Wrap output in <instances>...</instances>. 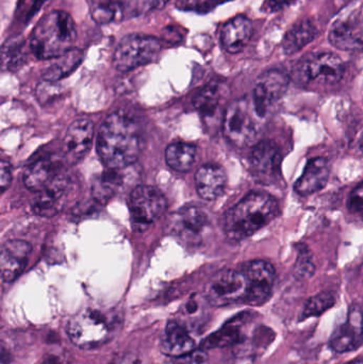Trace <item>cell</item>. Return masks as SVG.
<instances>
[{
    "mask_svg": "<svg viewBox=\"0 0 363 364\" xmlns=\"http://www.w3.org/2000/svg\"><path fill=\"white\" fill-rule=\"evenodd\" d=\"M290 78L279 70H270L258 78L253 92V104L258 117H266L269 111L287 93Z\"/></svg>",
    "mask_w": 363,
    "mask_h": 364,
    "instance_id": "11",
    "label": "cell"
},
{
    "mask_svg": "<svg viewBox=\"0 0 363 364\" xmlns=\"http://www.w3.org/2000/svg\"><path fill=\"white\" fill-rule=\"evenodd\" d=\"M318 36V28L313 25L310 19H304L294 25L286 33L281 46L285 55H291L298 53L303 48L310 44Z\"/></svg>",
    "mask_w": 363,
    "mask_h": 364,
    "instance_id": "26",
    "label": "cell"
},
{
    "mask_svg": "<svg viewBox=\"0 0 363 364\" xmlns=\"http://www.w3.org/2000/svg\"><path fill=\"white\" fill-rule=\"evenodd\" d=\"M363 343V311L358 306H352L347 321L339 325L330 340V346L334 352H353Z\"/></svg>",
    "mask_w": 363,
    "mask_h": 364,
    "instance_id": "14",
    "label": "cell"
},
{
    "mask_svg": "<svg viewBox=\"0 0 363 364\" xmlns=\"http://www.w3.org/2000/svg\"><path fill=\"white\" fill-rule=\"evenodd\" d=\"M168 207L166 196L155 186H136L129 198L130 220L138 232L147 230Z\"/></svg>",
    "mask_w": 363,
    "mask_h": 364,
    "instance_id": "8",
    "label": "cell"
},
{
    "mask_svg": "<svg viewBox=\"0 0 363 364\" xmlns=\"http://www.w3.org/2000/svg\"><path fill=\"white\" fill-rule=\"evenodd\" d=\"M76 40L72 16L64 11H53L36 23L29 46L38 59H57L75 49Z\"/></svg>",
    "mask_w": 363,
    "mask_h": 364,
    "instance_id": "2",
    "label": "cell"
},
{
    "mask_svg": "<svg viewBox=\"0 0 363 364\" xmlns=\"http://www.w3.org/2000/svg\"><path fill=\"white\" fill-rule=\"evenodd\" d=\"M58 175H60V162L51 156L40 157L26 168L23 182L30 191L38 192Z\"/></svg>",
    "mask_w": 363,
    "mask_h": 364,
    "instance_id": "22",
    "label": "cell"
},
{
    "mask_svg": "<svg viewBox=\"0 0 363 364\" xmlns=\"http://www.w3.org/2000/svg\"><path fill=\"white\" fill-rule=\"evenodd\" d=\"M2 68L4 70H15L21 68L26 61L27 53H26L25 41L19 38L6 41L2 47Z\"/></svg>",
    "mask_w": 363,
    "mask_h": 364,
    "instance_id": "30",
    "label": "cell"
},
{
    "mask_svg": "<svg viewBox=\"0 0 363 364\" xmlns=\"http://www.w3.org/2000/svg\"><path fill=\"white\" fill-rule=\"evenodd\" d=\"M166 160L168 166L177 172H189L196 160V147L185 142H176L166 149Z\"/></svg>",
    "mask_w": 363,
    "mask_h": 364,
    "instance_id": "29",
    "label": "cell"
},
{
    "mask_svg": "<svg viewBox=\"0 0 363 364\" xmlns=\"http://www.w3.org/2000/svg\"><path fill=\"white\" fill-rule=\"evenodd\" d=\"M349 208L353 213L363 214V181L351 193Z\"/></svg>",
    "mask_w": 363,
    "mask_h": 364,
    "instance_id": "35",
    "label": "cell"
},
{
    "mask_svg": "<svg viewBox=\"0 0 363 364\" xmlns=\"http://www.w3.org/2000/svg\"><path fill=\"white\" fill-rule=\"evenodd\" d=\"M83 60V51L72 49L70 53L57 58L53 64L45 70L43 79L48 82H55L72 74Z\"/></svg>",
    "mask_w": 363,
    "mask_h": 364,
    "instance_id": "28",
    "label": "cell"
},
{
    "mask_svg": "<svg viewBox=\"0 0 363 364\" xmlns=\"http://www.w3.org/2000/svg\"><path fill=\"white\" fill-rule=\"evenodd\" d=\"M328 40L341 50H363V10L353 11L334 21Z\"/></svg>",
    "mask_w": 363,
    "mask_h": 364,
    "instance_id": "12",
    "label": "cell"
},
{
    "mask_svg": "<svg viewBox=\"0 0 363 364\" xmlns=\"http://www.w3.org/2000/svg\"><path fill=\"white\" fill-rule=\"evenodd\" d=\"M246 292L247 280L242 272L223 269L209 280L205 299L210 305L224 307L244 301Z\"/></svg>",
    "mask_w": 363,
    "mask_h": 364,
    "instance_id": "9",
    "label": "cell"
},
{
    "mask_svg": "<svg viewBox=\"0 0 363 364\" xmlns=\"http://www.w3.org/2000/svg\"><path fill=\"white\" fill-rule=\"evenodd\" d=\"M278 213V203L266 193H249L226 215L225 229L234 241L246 239L272 222Z\"/></svg>",
    "mask_w": 363,
    "mask_h": 364,
    "instance_id": "3",
    "label": "cell"
},
{
    "mask_svg": "<svg viewBox=\"0 0 363 364\" xmlns=\"http://www.w3.org/2000/svg\"><path fill=\"white\" fill-rule=\"evenodd\" d=\"M255 109L246 100H237L226 108L222 121L224 136L237 147H246L258 136ZM257 115V114H256Z\"/></svg>",
    "mask_w": 363,
    "mask_h": 364,
    "instance_id": "6",
    "label": "cell"
},
{
    "mask_svg": "<svg viewBox=\"0 0 363 364\" xmlns=\"http://www.w3.org/2000/svg\"><path fill=\"white\" fill-rule=\"evenodd\" d=\"M208 355L204 350H193L183 356L176 357L174 364H207Z\"/></svg>",
    "mask_w": 363,
    "mask_h": 364,
    "instance_id": "34",
    "label": "cell"
},
{
    "mask_svg": "<svg viewBox=\"0 0 363 364\" xmlns=\"http://www.w3.org/2000/svg\"><path fill=\"white\" fill-rule=\"evenodd\" d=\"M42 364H70V355L63 350H49L43 357Z\"/></svg>",
    "mask_w": 363,
    "mask_h": 364,
    "instance_id": "36",
    "label": "cell"
},
{
    "mask_svg": "<svg viewBox=\"0 0 363 364\" xmlns=\"http://www.w3.org/2000/svg\"><path fill=\"white\" fill-rule=\"evenodd\" d=\"M67 191L68 181L61 174L58 175L50 183L36 192L31 203L32 211L44 218H53L65 203Z\"/></svg>",
    "mask_w": 363,
    "mask_h": 364,
    "instance_id": "17",
    "label": "cell"
},
{
    "mask_svg": "<svg viewBox=\"0 0 363 364\" xmlns=\"http://www.w3.org/2000/svg\"><path fill=\"white\" fill-rule=\"evenodd\" d=\"M345 73L342 59L336 53L327 51L309 53L296 66V75L304 83L336 85L343 78Z\"/></svg>",
    "mask_w": 363,
    "mask_h": 364,
    "instance_id": "7",
    "label": "cell"
},
{
    "mask_svg": "<svg viewBox=\"0 0 363 364\" xmlns=\"http://www.w3.org/2000/svg\"><path fill=\"white\" fill-rule=\"evenodd\" d=\"M247 314L249 312H243L229 322L226 323L221 329L215 331L205 340L202 348L206 350L227 348V346H237L242 342L244 339L242 331L243 325H244V318H246Z\"/></svg>",
    "mask_w": 363,
    "mask_h": 364,
    "instance_id": "25",
    "label": "cell"
},
{
    "mask_svg": "<svg viewBox=\"0 0 363 364\" xmlns=\"http://www.w3.org/2000/svg\"><path fill=\"white\" fill-rule=\"evenodd\" d=\"M196 190L206 200H215L223 195L227 184L225 171L217 164H204L195 175Z\"/></svg>",
    "mask_w": 363,
    "mask_h": 364,
    "instance_id": "20",
    "label": "cell"
},
{
    "mask_svg": "<svg viewBox=\"0 0 363 364\" xmlns=\"http://www.w3.org/2000/svg\"><path fill=\"white\" fill-rule=\"evenodd\" d=\"M232 0H179L177 9L197 14H208L215 8Z\"/></svg>",
    "mask_w": 363,
    "mask_h": 364,
    "instance_id": "32",
    "label": "cell"
},
{
    "mask_svg": "<svg viewBox=\"0 0 363 364\" xmlns=\"http://www.w3.org/2000/svg\"><path fill=\"white\" fill-rule=\"evenodd\" d=\"M194 348L195 340L187 327L181 323H168L161 340V350L164 354L176 358L195 350Z\"/></svg>",
    "mask_w": 363,
    "mask_h": 364,
    "instance_id": "24",
    "label": "cell"
},
{
    "mask_svg": "<svg viewBox=\"0 0 363 364\" xmlns=\"http://www.w3.org/2000/svg\"><path fill=\"white\" fill-rule=\"evenodd\" d=\"M93 138L94 125L90 119H77L68 127L63 142L68 164H77L87 155L93 145Z\"/></svg>",
    "mask_w": 363,
    "mask_h": 364,
    "instance_id": "15",
    "label": "cell"
},
{
    "mask_svg": "<svg viewBox=\"0 0 363 364\" xmlns=\"http://www.w3.org/2000/svg\"><path fill=\"white\" fill-rule=\"evenodd\" d=\"M298 0H264L262 11L266 13H276L296 4Z\"/></svg>",
    "mask_w": 363,
    "mask_h": 364,
    "instance_id": "37",
    "label": "cell"
},
{
    "mask_svg": "<svg viewBox=\"0 0 363 364\" xmlns=\"http://www.w3.org/2000/svg\"><path fill=\"white\" fill-rule=\"evenodd\" d=\"M345 364H363V358L362 359H356V360L350 361V363Z\"/></svg>",
    "mask_w": 363,
    "mask_h": 364,
    "instance_id": "41",
    "label": "cell"
},
{
    "mask_svg": "<svg viewBox=\"0 0 363 364\" xmlns=\"http://www.w3.org/2000/svg\"><path fill=\"white\" fill-rule=\"evenodd\" d=\"M119 321L98 310L87 309L70 318L67 335L81 348H93L108 342L117 329Z\"/></svg>",
    "mask_w": 363,
    "mask_h": 364,
    "instance_id": "4",
    "label": "cell"
},
{
    "mask_svg": "<svg viewBox=\"0 0 363 364\" xmlns=\"http://www.w3.org/2000/svg\"><path fill=\"white\" fill-rule=\"evenodd\" d=\"M202 314V303L197 296L191 297L183 305L181 316L185 318V322H197L198 316Z\"/></svg>",
    "mask_w": 363,
    "mask_h": 364,
    "instance_id": "33",
    "label": "cell"
},
{
    "mask_svg": "<svg viewBox=\"0 0 363 364\" xmlns=\"http://www.w3.org/2000/svg\"><path fill=\"white\" fill-rule=\"evenodd\" d=\"M168 1V0H151V2H153V8L155 9L162 8V6H163Z\"/></svg>",
    "mask_w": 363,
    "mask_h": 364,
    "instance_id": "40",
    "label": "cell"
},
{
    "mask_svg": "<svg viewBox=\"0 0 363 364\" xmlns=\"http://www.w3.org/2000/svg\"><path fill=\"white\" fill-rule=\"evenodd\" d=\"M31 252V245L23 240H10L2 244L0 269L4 282H13L23 273Z\"/></svg>",
    "mask_w": 363,
    "mask_h": 364,
    "instance_id": "18",
    "label": "cell"
},
{
    "mask_svg": "<svg viewBox=\"0 0 363 364\" xmlns=\"http://www.w3.org/2000/svg\"><path fill=\"white\" fill-rule=\"evenodd\" d=\"M97 154L107 168L124 170L134 164L142 151L138 123L123 113L107 117L97 136Z\"/></svg>",
    "mask_w": 363,
    "mask_h": 364,
    "instance_id": "1",
    "label": "cell"
},
{
    "mask_svg": "<svg viewBox=\"0 0 363 364\" xmlns=\"http://www.w3.org/2000/svg\"><path fill=\"white\" fill-rule=\"evenodd\" d=\"M228 89L225 83L215 81L200 89L193 98V105L202 119L209 121L217 117Z\"/></svg>",
    "mask_w": 363,
    "mask_h": 364,
    "instance_id": "23",
    "label": "cell"
},
{
    "mask_svg": "<svg viewBox=\"0 0 363 364\" xmlns=\"http://www.w3.org/2000/svg\"><path fill=\"white\" fill-rule=\"evenodd\" d=\"M281 151L274 142L262 141L254 147L251 166L258 181L271 183L281 174Z\"/></svg>",
    "mask_w": 363,
    "mask_h": 364,
    "instance_id": "16",
    "label": "cell"
},
{
    "mask_svg": "<svg viewBox=\"0 0 363 364\" xmlns=\"http://www.w3.org/2000/svg\"><path fill=\"white\" fill-rule=\"evenodd\" d=\"M12 181V170L9 162L2 160L0 164V190L1 192H6V188L10 186Z\"/></svg>",
    "mask_w": 363,
    "mask_h": 364,
    "instance_id": "38",
    "label": "cell"
},
{
    "mask_svg": "<svg viewBox=\"0 0 363 364\" xmlns=\"http://www.w3.org/2000/svg\"><path fill=\"white\" fill-rule=\"evenodd\" d=\"M247 280V292L243 303L249 306L264 305L272 295L276 272L271 263L264 260H254L242 269Z\"/></svg>",
    "mask_w": 363,
    "mask_h": 364,
    "instance_id": "10",
    "label": "cell"
},
{
    "mask_svg": "<svg viewBox=\"0 0 363 364\" xmlns=\"http://www.w3.org/2000/svg\"><path fill=\"white\" fill-rule=\"evenodd\" d=\"M161 42L155 36L132 33L124 36L115 49L113 65L127 73L151 63L161 50Z\"/></svg>",
    "mask_w": 363,
    "mask_h": 364,
    "instance_id": "5",
    "label": "cell"
},
{
    "mask_svg": "<svg viewBox=\"0 0 363 364\" xmlns=\"http://www.w3.org/2000/svg\"><path fill=\"white\" fill-rule=\"evenodd\" d=\"M111 364H142L138 357L131 354H123L117 356Z\"/></svg>",
    "mask_w": 363,
    "mask_h": 364,
    "instance_id": "39",
    "label": "cell"
},
{
    "mask_svg": "<svg viewBox=\"0 0 363 364\" xmlns=\"http://www.w3.org/2000/svg\"><path fill=\"white\" fill-rule=\"evenodd\" d=\"M330 164L325 158H313L307 164L294 190L300 196H308L325 188L330 179Z\"/></svg>",
    "mask_w": 363,
    "mask_h": 364,
    "instance_id": "19",
    "label": "cell"
},
{
    "mask_svg": "<svg viewBox=\"0 0 363 364\" xmlns=\"http://www.w3.org/2000/svg\"><path fill=\"white\" fill-rule=\"evenodd\" d=\"M360 149H362V151L363 153V134H362V141H360Z\"/></svg>",
    "mask_w": 363,
    "mask_h": 364,
    "instance_id": "42",
    "label": "cell"
},
{
    "mask_svg": "<svg viewBox=\"0 0 363 364\" xmlns=\"http://www.w3.org/2000/svg\"><path fill=\"white\" fill-rule=\"evenodd\" d=\"M335 304H336V297L332 293H319L307 301L304 311H303L302 318L306 320L308 318L321 316L324 312L334 307Z\"/></svg>",
    "mask_w": 363,
    "mask_h": 364,
    "instance_id": "31",
    "label": "cell"
},
{
    "mask_svg": "<svg viewBox=\"0 0 363 364\" xmlns=\"http://www.w3.org/2000/svg\"><path fill=\"white\" fill-rule=\"evenodd\" d=\"M210 225L208 213L200 205H187L179 210L173 222V232L187 244L202 241Z\"/></svg>",
    "mask_w": 363,
    "mask_h": 364,
    "instance_id": "13",
    "label": "cell"
},
{
    "mask_svg": "<svg viewBox=\"0 0 363 364\" xmlns=\"http://www.w3.org/2000/svg\"><path fill=\"white\" fill-rule=\"evenodd\" d=\"M253 36V23L245 16H237L224 25L221 31L222 47L229 53L242 51Z\"/></svg>",
    "mask_w": 363,
    "mask_h": 364,
    "instance_id": "21",
    "label": "cell"
},
{
    "mask_svg": "<svg viewBox=\"0 0 363 364\" xmlns=\"http://www.w3.org/2000/svg\"><path fill=\"white\" fill-rule=\"evenodd\" d=\"M121 171L123 170L107 168L106 172L94 179L92 194L96 201L104 205L115 196L124 183Z\"/></svg>",
    "mask_w": 363,
    "mask_h": 364,
    "instance_id": "27",
    "label": "cell"
}]
</instances>
